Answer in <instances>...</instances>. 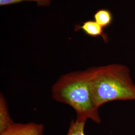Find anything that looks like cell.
Instances as JSON below:
<instances>
[{"label":"cell","instance_id":"cell-1","mask_svg":"<svg viewBox=\"0 0 135 135\" xmlns=\"http://www.w3.org/2000/svg\"><path fill=\"white\" fill-rule=\"evenodd\" d=\"M94 68L66 74L58 79L52 87L53 98L56 101L71 107L79 120L91 119L97 123L101 118L92 95Z\"/></svg>","mask_w":135,"mask_h":135},{"label":"cell","instance_id":"cell-2","mask_svg":"<svg viewBox=\"0 0 135 135\" xmlns=\"http://www.w3.org/2000/svg\"><path fill=\"white\" fill-rule=\"evenodd\" d=\"M92 95L96 106L109 102L135 100V85L129 68L113 64L94 68Z\"/></svg>","mask_w":135,"mask_h":135},{"label":"cell","instance_id":"cell-3","mask_svg":"<svg viewBox=\"0 0 135 135\" xmlns=\"http://www.w3.org/2000/svg\"><path fill=\"white\" fill-rule=\"evenodd\" d=\"M44 127L42 124L34 123L27 124L14 123L0 135H44Z\"/></svg>","mask_w":135,"mask_h":135},{"label":"cell","instance_id":"cell-4","mask_svg":"<svg viewBox=\"0 0 135 135\" xmlns=\"http://www.w3.org/2000/svg\"><path fill=\"white\" fill-rule=\"evenodd\" d=\"M82 30L85 34L91 37H101L105 42H108V36L104 32V29L94 20H89L83 23L81 26L77 25L75 31Z\"/></svg>","mask_w":135,"mask_h":135},{"label":"cell","instance_id":"cell-5","mask_svg":"<svg viewBox=\"0 0 135 135\" xmlns=\"http://www.w3.org/2000/svg\"><path fill=\"white\" fill-rule=\"evenodd\" d=\"M14 122L11 119L8 112L7 102L4 96L0 97V132L5 130Z\"/></svg>","mask_w":135,"mask_h":135},{"label":"cell","instance_id":"cell-6","mask_svg":"<svg viewBox=\"0 0 135 135\" xmlns=\"http://www.w3.org/2000/svg\"><path fill=\"white\" fill-rule=\"evenodd\" d=\"M93 18L103 29L110 26L113 21V15L111 11L107 9L97 11L93 15Z\"/></svg>","mask_w":135,"mask_h":135},{"label":"cell","instance_id":"cell-7","mask_svg":"<svg viewBox=\"0 0 135 135\" xmlns=\"http://www.w3.org/2000/svg\"><path fill=\"white\" fill-rule=\"evenodd\" d=\"M86 121L79 120L71 121L67 135H86L84 132V128Z\"/></svg>","mask_w":135,"mask_h":135},{"label":"cell","instance_id":"cell-8","mask_svg":"<svg viewBox=\"0 0 135 135\" xmlns=\"http://www.w3.org/2000/svg\"><path fill=\"white\" fill-rule=\"evenodd\" d=\"M52 0H0L1 6L12 5L24 1H34L37 3L39 6H48L51 4Z\"/></svg>","mask_w":135,"mask_h":135}]
</instances>
